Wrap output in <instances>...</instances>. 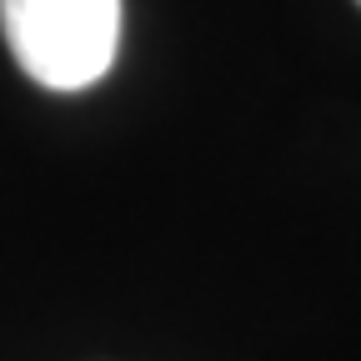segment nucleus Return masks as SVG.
Segmentation results:
<instances>
[{"label": "nucleus", "instance_id": "obj_1", "mask_svg": "<svg viewBox=\"0 0 361 361\" xmlns=\"http://www.w3.org/2000/svg\"><path fill=\"white\" fill-rule=\"evenodd\" d=\"M16 66L45 90L96 85L121 45V0H0Z\"/></svg>", "mask_w": 361, "mask_h": 361}, {"label": "nucleus", "instance_id": "obj_2", "mask_svg": "<svg viewBox=\"0 0 361 361\" xmlns=\"http://www.w3.org/2000/svg\"><path fill=\"white\" fill-rule=\"evenodd\" d=\"M356 6H361V0H356Z\"/></svg>", "mask_w": 361, "mask_h": 361}]
</instances>
